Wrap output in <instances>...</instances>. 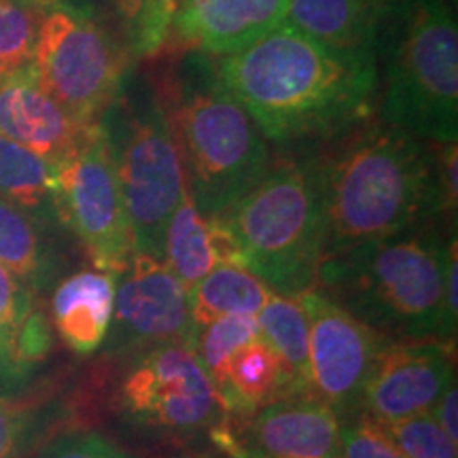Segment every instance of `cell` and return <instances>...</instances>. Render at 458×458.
Instances as JSON below:
<instances>
[{
	"instance_id": "10",
	"label": "cell",
	"mask_w": 458,
	"mask_h": 458,
	"mask_svg": "<svg viewBox=\"0 0 458 458\" xmlns=\"http://www.w3.org/2000/svg\"><path fill=\"white\" fill-rule=\"evenodd\" d=\"M119 408L142 431L168 435L210 431L221 420L215 382L182 344H162L131 359Z\"/></svg>"
},
{
	"instance_id": "20",
	"label": "cell",
	"mask_w": 458,
	"mask_h": 458,
	"mask_svg": "<svg viewBox=\"0 0 458 458\" xmlns=\"http://www.w3.org/2000/svg\"><path fill=\"white\" fill-rule=\"evenodd\" d=\"M117 278L100 270H83L60 280L51 297L54 327L77 354H94L106 342L113 320Z\"/></svg>"
},
{
	"instance_id": "30",
	"label": "cell",
	"mask_w": 458,
	"mask_h": 458,
	"mask_svg": "<svg viewBox=\"0 0 458 458\" xmlns=\"http://www.w3.org/2000/svg\"><path fill=\"white\" fill-rule=\"evenodd\" d=\"M342 458H405L385 425L368 411L342 425Z\"/></svg>"
},
{
	"instance_id": "12",
	"label": "cell",
	"mask_w": 458,
	"mask_h": 458,
	"mask_svg": "<svg viewBox=\"0 0 458 458\" xmlns=\"http://www.w3.org/2000/svg\"><path fill=\"white\" fill-rule=\"evenodd\" d=\"M114 286L108 354H139L162 344H182L193 351L198 329L189 314V291L164 259L134 253Z\"/></svg>"
},
{
	"instance_id": "23",
	"label": "cell",
	"mask_w": 458,
	"mask_h": 458,
	"mask_svg": "<svg viewBox=\"0 0 458 458\" xmlns=\"http://www.w3.org/2000/svg\"><path fill=\"white\" fill-rule=\"evenodd\" d=\"M96 13L119 38L130 62H145L168 45L176 0H102Z\"/></svg>"
},
{
	"instance_id": "8",
	"label": "cell",
	"mask_w": 458,
	"mask_h": 458,
	"mask_svg": "<svg viewBox=\"0 0 458 458\" xmlns=\"http://www.w3.org/2000/svg\"><path fill=\"white\" fill-rule=\"evenodd\" d=\"M130 57L94 9H51L32 66L45 91L81 123H100L128 77Z\"/></svg>"
},
{
	"instance_id": "7",
	"label": "cell",
	"mask_w": 458,
	"mask_h": 458,
	"mask_svg": "<svg viewBox=\"0 0 458 458\" xmlns=\"http://www.w3.org/2000/svg\"><path fill=\"white\" fill-rule=\"evenodd\" d=\"M114 179L130 221L134 253L164 259L165 229L185 193V170L156 89L128 79L102 114Z\"/></svg>"
},
{
	"instance_id": "6",
	"label": "cell",
	"mask_w": 458,
	"mask_h": 458,
	"mask_svg": "<svg viewBox=\"0 0 458 458\" xmlns=\"http://www.w3.org/2000/svg\"><path fill=\"white\" fill-rule=\"evenodd\" d=\"M219 219L238 240L242 266L274 293L300 297L314 289L325 216L308 151L272 157L263 179Z\"/></svg>"
},
{
	"instance_id": "24",
	"label": "cell",
	"mask_w": 458,
	"mask_h": 458,
	"mask_svg": "<svg viewBox=\"0 0 458 458\" xmlns=\"http://www.w3.org/2000/svg\"><path fill=\"white\" fill-rule=\"evenodd\" d=\"M164 263L187 291L219 266L210 244L208 219H204L198 210L189 189L182 193L181 204L176 206L165 229Z\"/></svg>"
},
{
	"instance_id": "17",
	"label": "cell",
	"mask_w": 458,
	"mask_h": 458,
	"mask_svg": "<svg viewBox=\"0 0 458 458\" xmlns=\"http://www.w3.org/2000/svg\"><path fill=\"white\" fill-rule=\"evenodd\" d=\"M394 0H291L284 24L312 41L377 60Z\"/></svg>"
},
{
	"instance_id": "5",
	"label": "cell",
	"mask_w": 458,
	"mask_h": 458,
	"mask_svg": "<svg viewBox=\"0 0 458 458\" xmlns=\"http://www.w3.org/2000/svg\"><path fill=\"white\" fill-rule=\"evenodd\" d=\"M376 114L414 139L458 142V26L452 0H394L377 49Z\"/></svg>"
},
{
	"instance_id": "21",
	"label": "cell",
	"mask_w": 458,
	"mask_h": 458,
	"mask_svg": "<svg viewBox=\"0 0 458 458\" xmlns=\"http://www.w3.org/2000/svg\"><path fill=\"white\" fill-rule=\"evenodd\" d=\"M221 401V414L250 418L263 405L280 399H293L295 391L283 359L259 335L238 348L215 380Z\"/></svg>"
},
{
	"instance_id": "29",
	"label": "cell",
	"mask_w": 458,
	"mask_h": 458,
	"mask_svg": "<svg viewBox=\"0 0 458 458\" xmlns=\"http://www.w3.org/2000/svg\"><path fill=\"white\" fill-rule=\"evenodd\" d=\"M382 425L405 458H458L456 442L444 433L431 411Z\"/></svg>"
},
{
	"instance_id": "2",
	"label": "cell",
	"mask_w": 458,
	"mask_h": 458,
	"mask_svg": "<svg viewBox=\"0 0 458 458\" xmlns=\"http://www.w3.org/2000/svg\"><path fill=\"white\" fill-rule=\"evenodd\" d=\"M303 151L317 172L325 255L408 233L445 216L433 142L414 139L377 114Z\"/></svg>"
},
{
	"instance_id": "34",
	"label": "cell",
	"mask_w": 458,
	"mask_h": 458,
	"mask_svg": "<svg viewBox=\"0 0 458 458\" xmlns=\"http://www.w3.org/2000/svg\"><path fill=\"white\" fill-rule=\"evenodd\" d=\"M17 3L26 4L34 11H41V13H47L51 9H62V7H71V9H94L91 7V0H17Z\"/></svg>"
},
{
	"instance_id": "18",
	"label": "cell",
	"mask_w": 458,
	"mask_h": 458,
	"mask_svg": "<svg viewBox=\"0 0 458 458\" xmlns=\"http://www.w3.org/2000/svg\"><path fill=\"white\" fill-rule=\"evenodd\" d=\"M51 221L55 210H30L0 198V266L34 295L49 291L62 267Z\"/></svg>"
},
{
	"instance_id": "15",
	"label": "cell",
	"mask_w": 458,
	"mask_h": 458,
	"mask_svg": "<svg viewBox=\"0 0 458 458\" xmlns=\"http://www.w3.org/2000/svg\"><path fill=\"white\" fill-rule=\"evenodd\" d=\"M236 442L238 458H342V418L312 397L280 399L257 410Z\"/></svg>"
},
{
	"instance_id": "26",
	"label": "cell",
	"mask_w": 458,
	"mask_h": 458,
	"mask_svg": "<svg viewBox=\"0 0 458 458\" xmlns=\"http://www.w3.org/2000/svg\"><path fill=\"white\" fill-rule=\"evenodd\" d=\"M54 182V164L20 142L0 136V198L30 210H55Z\"/></svg>"
},
{
	"instance_id": "35",
	"label": "cell",
	"mask_w": 458,
	"mask_h": 458,
	"mask_svg": "<svg viewBox=\"0 0 458 458\" xmlns=\"http://www.w3.org/2000/svg\"><path fill=\"white\" fill-rule=\"evenodd\" d=\"M452 3H454V0H452Z\"/></svg>"
},
{
	"instance_id": "33",
	"label": "cell",
	"mask_w": 458,
	"mask_h": 458,
	"mask_svg": "<svg viewBox=\"0 0 458 458\" xmlns=\"http://www.w3.org/2000/svg\"><path fill=\"white\" fill-rule=\"evenodd\" d=\"M435 420L444 428L452 442L458 444V388L456 385H450L445 388L437 403L433 405Z\"/></svg>"
},
{
	"instance_id": "9",
	"label": "cell",
	"mask_w": 458,
	"mask_h": 458,
	"mask_svg": "<svg viewBox=\"0 0 458 458\" xmlns=\"http://www.w3.org/2000/svg\"><path fill=\"white\" fill-rule=\"evenodd\" d=\"M54 208L96 270L114 278L128 270L134 244L100 125L74 156L55 165Z\"/></svg>"
},
{
	"instance_id": "1",
	"label": "cell",
	"mask_w": 458,
	"mask_h": 458,
	"mask_svg": "<svg viewBox=\"0 0 458 458\" xmlns=\"http://www.w3.org/2000/svg\"><path fill=\"white\" fill-rule=\"evenodd\" d=\"M216 72L267 142L314 147L376 114L377 60L312 41L284 21Z\"/></svg>"
},
{
	"instance_id": "4",
	"label": "cell",
	"mask_w": 458,
	"mask_h": 458,
	"mask_svg": "<svg viewBox=\"0 0 458 458\" xmlns=\"http://www.w3.org/2000/svg\"><path fill=\"white\" fill-rule=\"evenodd\" d=\"M448 255L450 240L418 227L325 255L314 289L385 340L454 342L444 306Z\"/></svg>"
},
{
	"instance_id": "3",
	"label": "cell",
	"mask_w": 458,
	"mask_h": 458,
	"mask_svg": "<svg viewBox=\"0 0 458 458\" xmlns=\"http://www.w3.org/2000/svg\"><path fill=\"white\" fill-rule=\"evenodd\" d=\"M156 96L179 147L185 182L204 219L232 208L272 164L266 136L223 85L213 55L168 43L148 57Z\"/></svg>"
},
{
	"instance_id": "22",
	"label": "cell",
	"mask_w": 458,
	"mask_h": 458,
	"mask_svg": "<svg viewBox=\"0 0 458 458\" xmlns=\"http://www.w3.org/2000/svg\"><path fill=\"white\" fill-rule=\"evenodd\" d=\"M272 289L240 266H216L189 291V314L198 331L221 317H257Z\"/></svg>"
},
{
	"instance_id": "25",
	"label": "cell",
	"mask_w": 458,
	"mask_h": 458,
	"mask_svg": "<svg viewBox=\"0 0 458 458\" xmlns=\"http://www.w3.org/2000/svg\"><path fill=\"white\" fill-rule=\"evenodd\" d=\"M259 337L283 359L295 397H310L308 388V323L297 297L274 293L257 312Z\"/></svg>"
},
{
	"instance_id": "31",
	"label": "cell",
	"mask_w": 458,
	"mask_h": 458,
	"mask_svg": "<svg viewBox=\"0 0 458 458\" xmlns=\"http://www.w3.org/2000/svg\"><path fill=\"white\" fill-rule=\"evenodd\" d=\"M34 427V405L0 399V458H15Z\"/></svg>"
},
{
	"instance_id": "16",
	"label": "cell",
	"mask_w": 458,
	"mask_h": 458,
	"mask_svg": "<svg viewBox=\"0 0 458 458\" xmlns=\"http://www.w3.org/2000/svg\"><path fill=\"white\" fill-rule=\"evenodd\" d=\"M291 0H176L168 43L223 57L249 47L284 21Z\"/></svg>"
},
{
	"instance_id": "13",
	"label": "cell",
	"mask_w": 458,
	"mask_h": 458,
	"mask_svg": "<svg viewBox=\"0 0 458 458\" xmlns=\"http://www.w3.org/2000/svg\"><path fill=\"white\" fill-rule=\"evenodd\" d=\"M454 385V342L386 340L376 354L360 405L377 420L391 422L433 410Z\"/></svg>"
},
{
	"instance_id": "14",
	"label": "cell",
	"mask_w": 458,
	"mask_h": 458,
	"mask_svg": "<svg viewBox=\"0 0 458 458\" xmlns=\"http://www.w3.org/2000/svg\"><path fill=\"white\" fill-rule=\"evenodd\" d=\"M100 123H81L51 98L34 66L0 74V136L20 142L54 165L81 148Z\"/></svg>"
},
{
	"instance_id": "19",
	"label": "cell",
	"mask_w": 458,
	"mask_h": 458,
	"mask_svg": "<svg viewBox=\"0 0 458 458\" xmlns=\"http://www.w3.org/2000/svg\"><path fill=\"white\" fill-rule=\"evenodd\" d=\"M51 340L37 295L0 266V386L21 385L49 354Z\"/></svg>"
},
{
	"instance_id": "27",
	"label": "cell",
	"mask_w": 458,
	"mask_h": 458,
	"mask_svg": "<svg viewBox=\"0 0 458 458\" xmlns=\"http://www.w3.org/2000/svg\"><path fill=\"white\" fill-rule=\"evenodd\" d=\"M257 335H259V327H257L255 317H242V314L221 317L198 331L191 352L215 382L225 369L229 357Z\"/></svg>"
},
{
	"instance_id": "32",
	"label": "cell",
	"mask_w": 458,
	"mask_h": 458,
	"mask_svg": "<svg viewBox=\"0 0 458 458\" xmlns=\"http://www.w3.org/2000/svg\"><path fill=\"white\" fill-rule=\"evenodd\" d=\"M38 458H130L98 433H71L51 442Z\"/></svg>"
},
{
	"instance_id": "28",
	"label": "cell",
	"mask_w": 458,
	"mask_h": 458,
	"mask_svg": "<svg viewBox=\"0 0 458 458\" xmlns=\"http://www.w3.org/2000/svg\"><path fill=\"white\" fill-rule=\"evenodd\" d=\"M43 13L17 0H0V74L30 66Z\"/></svg>"
},
{
	"instance_id": "11",
	"label": "cell",
	"mask_w": 458,
	"mask_h": 458,
	"mask_svg": "<svg viewBox=\"0 0 458 458\" xmlns=\"http://www.w3.org/2000/svg\"><path fill=\"white\" fill-rule=\"evenodd\" d=\"M308 323L310 397L337 414L360 405L376 354L386 340L317 289L297 297Z\"/></svg>"
}]
</instances>
